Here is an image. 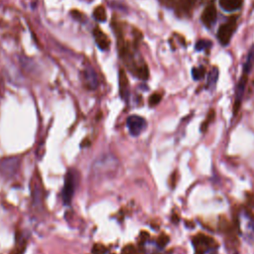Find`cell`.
I'll list each match as a JSON object with an SVG mask.
<instances>
[{
    "instance_id": "1",
    "label": "cell",
    "mask_w": 254,
    "mask_h": 254,
    "mask_svg": "<svg viewBox=\"0 0 254 254\" xmlns=\"http://www.w3.org/2000/svg\"><path fill=\"white\" fill-rule=\"evenodd\" d=\"M119 40L121 41V44L119 46L120 56L125 65L135 76L141 79H147L149 76L148 66L144 63L143 59L140 57L136 48H134L129 43H125L120 38Z\"/></svg>"
},
{
    "instance_id": "2",
    "label": "cell",
    "mask_w": 254,
    "mask_h": 254,
    "mask_svg": "<svg viewBox=\"0 0 254 254\" xmlns=\"http://www.w3.org/2000/svg\"><path fill=\"white\" fill-rule=\"evenodd\" d=\"M118 160L116 157L105 154L100 157H98L91 168L92 175L95 179H104L108 178L115 174L118 168Z\"/></svg>"
},
{
    "instance_id": "3",
    "label": "cell",
    "mask_w": 254,
    "mask_h": 254,
    "mask_svg": "<svg viewBox=\"0 0 254 254\" xmlns=\"http://www.w3.org/2000/svg\"><path fill=\"white\" fill-rule=\"evenodd\" d=\"M238 229L245 240L254 239V218L247 210H241L238 215Z\"/></svg>"
},
{
    "instance_id": "4",
    "label": "cell",
    "mask_w": 254,
    "mask_h": 254,
    "mask_svg": "<svg viewBox=\"0 0 254 254\" xmlns=\"http://www.w3.org/2000/svg\"><path fill=\"white\" fill-rule=\"evenodd\" d=\"M192 244L198 254H216L215 241L202 233L195 235L192 238Z\"/></svg>"
},
{
    "instance_id": "5",
    "label": "cell",
    "mask_w": 254,
    "mask_h": 254,
    "mask_svg": "<svg viewBox=\"0 0 254 254\" xmlns=\"http://www.w3.org/2000/svg\"><path fill=\"white\" fill-rule=\"evenodd\" d=\"M237 18L231 17L227 22L222 24L217 31V39L222 46H227L231 40V37L234 34V31L237 27Z\"/></svg>"
},
{
    "instance_id": "6",
    "label": "cell",
    "mask_w": 254,
    "mask_h": 254,
    "mask_svg": "<svg viewBox=\"0 0 254 254\" xmlns=\"http://www.w3.org/2000/svg\"><path fill=\"white\" fill-rule=\"evenodd\" d=\"M20 167V158L18 156L7 157L0 161V174L5 178L15 176Z\"/></svg>"
},
{
    "instance_id": "7",
    "label": "cell",
    "mask_w": 254,
    "mask_h": 254,
    "mask_svg": "<svg viewBox=\"0 0 254 254\" xmlns=\"http://www.w3.org/2000/svg\"><path fill=\"white\" fill-rule=\"evenodd\" d=\"M74 190H75V174L69 171L65 175L64 184L62 190V198L65 205L70 203L71 198L73 196Z\"/></svg>"
},
{
    "instance_id": "8",
    "label": "cell",
    "mask_w": 254,
    "mask_h": 254,
    "mask_svg": "<svg viewBox=\"0 0 254 254\" xmlns=\"http://www.w3.org/2000/svg\"><path fill=\"white\" fill-rule=\"evenodd\" d=\"M126 125L129 130V133L132 136H139L145 130L147 122L143 117L139 115H131L127 118Z\"/></svg>"
},
{
    "instance_id": "9",
    "label": "cell",
    "mask_w": 254,
    "mask_h": 254,
    "mask_svg": "<svg viewBox=\"0 0 254 254\" xmlns=\"http://www.w3.org/2000/svg\"><path fill=\"white\" fill-rule=\"evenodd\" d=\"M216 17H217V12H216L215 5L214 3H209L203 9L200 16V20L205 27L210 28L215 23Z\"/></svg>"
},
{
    "instance_id": "10",
    "label": "cell",
    "mask_w": 254,
    "mask_h": 254,
    "mask_svg": "<svg viewBox=\"0 0 254 254\" xmlns=\"http://www.w3.org/2000/svg\"><path fill=\"white\" fill-rule=\"evenodd\" d=\"M83 82L89 89H95L98 86V77L95 70L92 67H86L83 70Z\"/></svg>"
},
{
    "instance_id": "11",
    "label": "cell",
    "mask_w": 254,
    "mask_h": 254,
    "mask_svg": "<svg viewBox=\"0 0 254 254\" xmlns=\"http://www.w3.org/2000/svg\"><path fill=\"white\" fill-rule=\"evenodd\" d=\"M246 83H247V74H242V76L240 77V80L237 83L236 86V91H235V102H234V113H236L237 109H239L242 97L244 95V91H245V87H246Z\"/></svg>"
},
{
    "instance_id": "12",
    "label": "cell",
    "mask_w": 254,
    "mask_h": 254,
    "mask_svg": "<svg viewBox=\"0 0 254 254\" xmlns=\"http://www.w3.org/2000/svg\"><path fill=\"white\" fill-rule=\"evenodd\" d=\"M93 37L95 39V43H96L97 47L100 50H102V51L108 50V48L110 46V41H109L108 37L99 28H94Z\"/></svg>"
},
{
    "instance_id": "13",
    "label": "cell",
    "mask_w": 254,
    "mask_h": 254,
    "mask_svg": "<svg viewBox=\"0 0 254 254\" xmlns=\"http://www.w3.org/2000/svg\"><path fill=\"white\" fill-rule=\"evenodd\" d=\"M196 0H178L174 9L180 15H189L193 9Z\"/></svg>"
},
{
    "instance_id": "14",
    "label": "cell",
    "mask_w": 254,
    "mask_h": 254,
    "mask_svg": "<svg viewBox=\"0 0 254 254\" xmlns=\"http://www.w3.org/2000/svg\"><path fill=\"white\" fill-rule=\"evenodd\" d=\"M119 90H120V95L122 99L127 100L129 96V84H128L127 76L122 69H120V72H119Z\"/></svg>"
},
{
    "instance_id": "15",
    "label": "cell",
    "mask_w": 254,
    "mask_h": 254,
    "mask_svg": "<svg viewBox=\"0 0 254 254\" xmlns=\"http://www.w3.org/2000/svg\"><path fill=\"white\" fill-rule=\"evenodd\" d=\"M243 0H219L220 7L226 12H234L241 8Z\"/></svg>"
},
{
    "instance_id": "16",
    "label": "cell",
    "mask_w": 254,
    "mask_h": 254,
    "mask_svg": "<svg viewBox=\"0 0 254 254\" xmlns=\"http://www.w3.org/2000/svg\"><path fill=\"white\" fill-rule=\"evenodd\" d=\"M32 197H33V202L34 204H36V206H42V199H43V195H42V188H41V184L38 180H34V185L32 186Z\"/></svg>"
},
{
    "instance_id": "17",
    "label": "cell",
    "mask_w": 254,
    "mask_h": 254,
    "mask_svg": "<svg viewBox=\"0 0 254 254\" xmlns=\"http://www.w3.org/2000/svg\"><path fill=\"white\" fill-rule=\"evenodd\" d=\"M218 68L216 66L212 67L211 70L208 72L207 74V79H206V89L208 90H212L215 88V85H216V82H217V79H218Z\"/></svg>"
},
{
    "instance_id": "18",
    "label": "cell",
    "mask_w": 254,
    "mask_h": 254,
    "mask_svg": "<svg viewBox=\"0 0 254 254\" xmlns=\"http://www.w3.org/2000/svg\"><path fill=\"white\" fill-rule=\"evenodd\" d=\"M254 64V46L251 47V49L249 50L248 54H247V57H246V60H245V63L243 64V73L244 74H247L251 71L252 69V66Z\"/></svg>"
},
{
    "instance_id": "19",
    "label": "cell",
    "mask_w": 254,
    "mask_h": 254,
    "mask_svg": "<svg viewBox=\"0 0 254 254\" xmlns=\"http://www.w3.org/2000/svg\"><path fill=\"white\" fill-rule=\"evenodd\" d=\"M93 17L98 22H104L106 20V12L103 6H97L93 11Z\"/></svg>"
},
{
    "instance_id": "20",
    "label": "cell",
    "mask_w": 254,
    "mask_h": 254,
    "mask_svg": "<svg viewBox=\"0 0 254 254\" xmlns=\"http://www.w3.org/2000/svg\"><path fill=\"white\" fill-rule=\"evenodd\" d=\"M204 75H205V69L202 65L194 66L191 68V76L194 80H199L203 78Z\"/></svg>"
},
{
    "instance_id": "21",
    "label": "cell",
    "mask_w": 254,
    "mask_h": 254,
    "mask_svg": "<svg viewBox=\"0 0 254 254\" xmlns=\"http://www.w3.org/2000/svg\"><path fill=\"white\" fill-rule=\"evenodd\" d=\"M211 45H212V43H211V41H209V40H199V41H197V42L195 43L194 49H195V51H197V52H201V51H203V50H206V49L210 48Z\"/></svg>"
},
{
    "instance_id": "22",
    "label": "cell",
    "mask_w": 254,
    "mask_h": 254,
    "mask_svg": "<svg viewBox=\"0 0 254 254\" xmlns=\"http://www.w3.org/2000/svg\"><path fill=\"white\" fill-rule=\"evenodd\" d=\"M162 99V95L160 93H154L149 98V105L150 106H156Z\"/></svg>"
},
{
    "instance_id": "23",
    "label": "cell",
    "mask_w": 254,
    "mask_h": 254,
    "mask_svg": "<svg viewBox=\"0 0 254 254\" xmlns=\"http://www.w3.org/2000/svg\"><path fill=\"white\" fill-rule=\"evenodd\" d=\"M121 254H139V252L132 245H128L122 249Z\"/></svg>"
},
{
    "instance_id": "24",
    "label": "cell",
    "mask_w": 254,
    "mask_h": 254,
    "mask_svg": "<svg viewBox=\"0 0 254 254\" xmlns=\"http://www.w3.org/2000/svg\"><path fill=\"white\" fill-rule=\"evenodd\" d=\"M162 4H164L165 6L167 7H170V8H175L178 0H160Z\"/></svg>"
},
{
    "instance_id": "25",
    "label": "cell",
    "mask_w": 254,
    "mask_h": 254,
    "mask_svg": "<svg viewBox=\"0 0 254 254\" xmlns=\"http://www.w3.org/2000/svg\"><path fill=\"white\" fill-rule=\"evenodd\" d=\"M212 117H213V111H210V113L208 114V119L205 120V121L203 122V124L201 125V127H200V129H201L202 132H204V130L207 128V125H208V123L210 122V120L212 119Z\"/></svg>"
},
{
    "instance_id": "26",
    "label": "cell",
    "mask_w": 254,
    "mask_h": 254,
    "mask_svg": "<svg viewBox=\"0 0 254 254\" xmlns=\"http://www.w3.org/2000/svg\"><path fill=\"white\" fill-rule=\"evenodd\" d=\"M104 252H105V249L101 245H96L93 249V254H103Z\"/></svg>"
},
{
    "instance_id": "27",
    "label": "cell",
    "mask_w": 254,
    "mask_h": 254,
    "mask_svg": "<svg viewBox=\"0 0 254 254\" xmlns=\"http://www.w3.org/2000/svg\"><path fill=\"white\" fill-rule=\"evenodd\" d=\"M205 2H207V4H209V3H213V0H202V3H205Z\"/></svg>"
},
{
    "instance_id": "28",
    "label": "cell",
    "mask_w": 254,
    "mask_h": 254,
    "mask_svg": "<svg viewBox=\"0 0 254 254\" xmlns=\"http://www.w3.org/2000/svg\"><path fill=\"white\" fill-rule=\"evenodd\" d=\"M111 254H113V253H111Z\"/></svg>"
}]
</instances>
